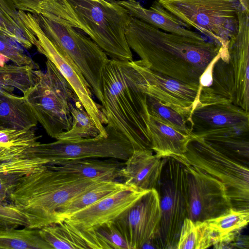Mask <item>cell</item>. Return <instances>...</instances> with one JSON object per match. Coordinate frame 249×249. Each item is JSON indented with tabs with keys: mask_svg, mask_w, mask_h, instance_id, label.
Instances as JSON below:
<instances>
[{
	"mask_svg": "<svg viewBox=\"0 0 249 249\" xmlns=\"http://www.w3.org/2000/svg\"><path fill=\"white\" fill-rule=\"evenodd\" d=\"M127 43L151 70L188 84L201 76L224 50L220 44L159 29L130 15L125 27Z\"/></svg>",
	"mask_w": 249,
	"mask_h": 249,
	"instance_id": "1",
	"label": "cell"
},
{
	"mask_svg": "<svg viewBox=\"0 0 249 249\" xmlns=\"http://www.w3.org/2000/svg\"><path fill=\"white\" fill-rule=\"evenodd\" d=\"M102 90L106 125L125 135L135 150H151L146 82L139 60L109 59L103 74Z\"/></svg>",
	"mask_w": 249,
	"mask_h": 249,
	"instance_id": "2",
	"label": "cell"
},
{
	"mask_svg": "<svg viewBox=\"0 0 249 249\" xmlns=\"http://www.w3.org/2000/svg\"><path fill=\"white\" fill-rule=\"evenodd\" d=\"M39 14L84 32L112 59L133 60L125 35L130 15L115 0H44Z\"/></svg>",
	"mask_w": 249,
	"mask_h": 249,
	"instance_id": "3",
	"label": "cell"
},
{
	"mask_svg": "<svg viewBox=\"0 0 249 249\" xmlns=\"http://www.w3.org/2000/svg\"><path fill=\"white\" fill-rule=\"evenodd\" d=\"M103 181L79 178L47 166L17 178L7 198L26 215L29 228L39 229L55 224L58 209Z\"/></svg>",
	"mask_w": 249,
	"mask_h": 249,
	"instance_id": "4",
	"label": "cell"
},
{
	"mask_svg": "<svg viewBox=\"0 0 249 249\" xmlns=\"http://www.w3.org/2000/svg\"><path fill=\"white\" fill-rule=\"evenodd\" d=\"M34 85L24 94L34 116L53 138L57 139L72 124L71 107L79 99L71 86L49 59L44 71L35 70Z\"/></svg>",
	"mask_w": 249,
	"mask_h": 249,
	"instance_id": "5",
	"label": "cell"
},
{
	"mask_svg": "<svg viewBox=\"0 0 249 249\" xmlns=\"http://www.w3.org/2000/svg\"><path fill=\"white\" fill-rule=\"evenodd\" d=\"M168 11L228 50L243 8L239 0H158Z\"/></svg>",
	"mask_w": 249,
	"mask_h": 249,
	"instance_id": "6",
	"label": "cell"
},
{
	"mask_svg": "<svg viewBox=\"0 0 249 249\" xmlns=\"http://www.w3.org/2000/svg\"><path fill=\"white\" fill-rule=\"evenodd\" d=\"M155 189L161 211L156 238L159 249H177L181 228L187 217L188 171L185 164L173 157L164 158Z\"/></svg>",
	"mask_w": 249,
	"mask_h": 249,
	"instance_id": "7",
	"label": "cell"
},
{
	"mask_svg": "<svg viewBox=\"0 0 249 249\" xmlns=\"http://www.w3.org/2000/svg\"><path fill=\"white\" fill-rule=\"evenodd\" d=\"M34 16L46 36L75 63L92 92L102 103L103 74L110 59L107 54L89 37L75 28L40 14Z\"/></svg>",
	"mask_w": 249,
	"mask_h": 249,
	"instance_id": "8",
	"label": "cell"
},
{
	"mask_svg": "<svg viewBox=\"0 0 249 249\" xmlns=\"http://www.w3.org/2000/svg\"><path fill=\"white\" fill-rule=\"evenodd\" d=\"M184 156V163L199 168L224 185L233 208L249 209V166L231 159L196 136L189 142Z\"/></svg>",
	"mask_w": 249,
	"mask_h": 249,
	"instance_id": "9",
	"label": "cell"
},
{
	"mask_svg": "<svg viewBox=\"0 0 249 249\" xmlns=\"http://www.w3.org/2000/svg\"><path fill=\"white\" fill-rule=\"evenodd\" d=\"M108 134L74 141L56 140L39 143L33 151L49 162L48 165L61 160L88 158H109L126 160L134 147L129 139L113 127L106 125Z\"/></svg>",
	"mask_w": 249,
	"mask_h": 249,
	"instance_id": "10",
	"label": "cell"
},
{
	"mask_svg": "<svg viewBox=\"0 0 249 249\" xmlns=\"http://www.w3.org/2000/svg\"><path fill=\"white\" fill-rule=\"evenodd\" d=\"M23 24L36 37L35 46L39 53L50 60L71 86L84 108L90 116L101 134L107 135V119L101 105L93 99L92 91L81 71L69 56L45 34L36 18L31 13L18 10Z\"/></svg>",
	"mask_w": 249,
	"mask_h": 249,
	"instance_id": "11",
	"label": "cell"
},
{
	"mask_svg": "<svg viewBox=\"0 0 249 249\" xmlns=\"http://www.w3.org/2000/svg\"><path fill=\"white\" fill-rule=\"evenodd\" d=\"M185 164L188 171V218L206 221L232 207L227 189L220 181L196 167Z\"/></svg>",
	"mask_w": 249,
	"mask_h": 249,
	"instance_id": "12",
	"label": "cell"
},
{
	"mask_svg": "<svg viewBox=\"0 0 249 249\" xmlns=\"http://www.w3.org/2000/svg\"><path fill=\"white\" fill-rule=\"evenodd\" d=\"M160 218L159 195L156 189H152L112 222L125 240L128 249H140L146 242L156 238Z\"/></svg>",
	"mask_w": 249,
	"mask_h": 249,
	"instance_id": "13",
	"label": "cell"
},
{
	"mask_svg": "<svg viewBox=\"0 0 249 249\" xmlns=\"http://www.w3.org/2000/svg\"><path fill=\"white\" fill-rule=\"evenodd\" d=\"M146 93L189 119L197 102L199 85L188 84L154 71L139 60Z\"/></svg>",
	"mask_w": 249,
	"mask_h": 249,
	"instance_id": "14",
	"label": "cell"
},
{
	"mask_svg": "<svg viewBox=\"0 0 249 249\" xmlns=\"http://www.w3.org/2000/svg\"><path fill=\"white\" fill-rule=\"evenodd\" d=\"M147 191L130 187L123 188L75 213L63 221L81 231H91L101 224L112 222Z\"/></svg>",
	"mask_w": 249,
	"mask_h": 249,
	"instance_id": "15",
	"label": "cell"
},
{
	"mask_svg": "<svg viewBox=\"0 0 249 249\" xmlns=\"http://www.w3.org/2000/svg\"><path fill=\"white\" fill-rule=\"evenodd\" d=\"M238 27L230 40L228 51L234 81L233 104L249 110V12L242 8L238 13Z\"/></svg>",
	"mask_w": 249,
	"mask_h": 249,
	"instance_id": "16",
	"label": "cell"
},
{
	"mask_svg": "<svg viewBox=\"0 0 249 249\" xmlns=\"http://www.w3.org/2000/svg\"><path fill=\"white\" fill-rule=\"evenodd\" d=\"M234 97V81L229 53L222 51L211 62L200 77L196 105L233 104Z\"/></svg>",
	"mask_w": 249,
	"mask_h": 249,
	"instance_id": "17",
	"label": "cell"
},
{
	"mask_svg": "<svg viewBox=\"0 0 249 249\" xmlns=\"http://www.w3.org/2000/svg\"><path fill=\"white\" fill-rule=\"evenodd\" d=\"M189 121L194 134L224 128L249 127V113L233 103L196 104Z\"/></svg>",
	"mask_w": 249,
	"mask_h": 249,
	"instance_id": "18",
	"label": "cell"
},
{
	"mask_svg": "<svg viewBox=\"0 0 249 249\" xmlns=\"http://www.w3.org/2000/svg\"><path fill=\"white\" fill-rule=\"evenodd\" d=\"M164 162V158L158 156L152 150H134L120 170L118 178L125 185L136 189H155Z\"/></svg>",
	"mask_w": 249,
	"mask_h": 249,
	"instance_id": "19",
	"label": "cell"
},
{
	"mask_svg": "<svg viewBox=\"0 0 249 249\" xmlns=\"http://www.w3.org/2000/svg\"><path fill=\"white\" fill-rule=\"evenodd\" d=\"M117 1L127 10L131 16L159 29L191 38L204 37L198 33L191 30L185 23L168 11L157 0L149 8L143 7L136 0H118Z\"/></svg>",
	"mask_w": 249,
	"mask_h": 249,
	"instance_id": "20",
	"label": "cell"
},
{
	"mask_svg": "<svg viewBox=\"0 0 249 249\" xmlns=\"http://www.w3.org/2000/svg\"><path fill=\"white\" fill-rule=\"evenodd\" d=\"M148 129L151 149L159 157H173L184 163V154L195 137L181 133L149 114Z\"/></svg>",
	"mask_w": 249,
	"mask_h": 249,
	"instance_id": "21",
	"label": "cell"
},
{
	"mask_svg": "<svg viewBox=\"0 0 249 249\" xmlns=\"http://www.w3.org/2000/svg\"><path fill=\"white\" fill-rule=\"evenodd\" d=\"M249 135V127L224 128L194 134L231 159L247 166Z\"/></svg>",
	"mask_w": 249,
	"mask_h": 249,
	"instance_id": "22",
	"label": "cell"
},
{
	"mask_svg": "<svg viewBox=\"0 0 249 249\" xmlns=\"http://www.w3.org/2000/svg\"><path fill=\"white\" fill-rule=\"evenodd\" d=\"M124 162L118 160L88 158L57 161L49 167L76 177L89 179L116 180Z\"/></svg>",
	"mask_w": 249,
	"mask_h": 249,
	"instance_id": "23",
	"label": "cell"
},
{
	"mask_svg": "<svg viewBox=\"0 0 249 249\" xmlns=\"http://www.w3.org/2000/svg\"><path fill=\"white\" fill-rule=\"evenodd\" d=\"M214 249H232L236 237L249 222V209L231 208L223 214L206 220Z\"/></svg>",
	"mask_w": 249,
	"mask_h": 249,
	"instance_id": "24",
	"label": "cell"
},
{
	"mask_svg": "<svg viewBox=\"0 0 249 249\" xmlns=\"http://www.w3.org/2000/svg\"><path fill=\"white\" fill-rule=\"evenodd\" d=\"M38 122L24 97L0 89V129L30 130Z\"/></svg>",
	"mask_w": 249,
	"mask_h": 249,
	"instance_id": "25",
	"label": "cell"
},
{
	"mask_svg": "<svg viewBox=\"0 0 249 249\" xmlns=\"http://www.w3.org/2000/svg\"><path fill=\"white\" fill-rule=\"evenodd\" d=\"M39 233L52 249H98L88 232L65 221L43 227Z\"/></svg>",
	"mask_w": 249,
	"mask_h": 249,
	"instance_id": "26",
	"label": "cell"
},
{
	"mask_svg": "<svg viewBox=\"0 0 249 249\" xmlns=\"http://www.w3.org/2000/svg\"><path fill=\"white\" fill-rule=\"evenodd\" d=\"M116 180H105L83 193L58 209L55 213L56 223L63 221L75 213L95 203L102 198L123 188L127 187Z\"/></svg>",
	"mask_w": 249,
	"mask_h": 249,
	"instance_id": "27",
	"label": "cell"
},
{
	"mask_svg": "<svg viewBox=\"0 0 249 249\" xmlns=\"http://www.w3.org/2000/svg\"><path fill=\"white\" fill-rule=\"evenodd\" d=\"M211 231L206 221L187 217L181 228L177 249H205L213 246Z\"/></svg>",
	"mask_w": 249,
	"mask_h": 249,
	"instance_id": "28",
	"label": "cell"
},
{
	"mask_svg": "<svg viewBox=\"0 0 249 249\" xmlns=\"http://www.w3.org/2000/svg\"><path fill=\"white\" fill-rule=\"evenodd\" d=\"M71 113L72 117L71 127L59 135L56 140L74 141L88 139L96 137L101 134L79 99L73 103Z\"/></svg>",
	"mask_w": 249,
	"mask_h": 249,
	"instance_id": "29",
	"label": "cell"
},
{
	"mask_svg": "<svg viewBox=\"0 0 249 249\" xmlns=\"http://www.w3.org/2000/svg\"><path fill=\"white\" fill-rule=\"evenodd\" d=\"M0 249H52L40 235L39 229L24 228L0 231Z\"/></svg>",
	"mask_w": 249,
	"mask_h": 249,
	"instance_id": "30",
	"label": "cell"
},
{
	"mask_svg": "<svg viewBox=\"0 0 249 249\" xmlns=\"http://www.w3.org/2000/svg\"><path fill=\"white\" fill-rule=\"evenodd\" d=\"M36 69L28 66H0V89L12 92L18 89L24 94L35 83Z\"/></svg>",
	"mask_w": 249,
	"mask_h": 249,
	"instance_id": "31",
	"label": "cell"
},
{
	"mask_svg": "<svg viewBox=\"0 0 249 249\" xmlns=\"http://www.w3.org/2000/svg\"><path fill=\"white\" fill-rule=\"evenodd\" d=\"M147 104L150 115L181 133L194 136L191 124L187 118L148 95Z\"/></svg>",
	"mask_w": 249,
	"mask_h": 249,
	"instance_id": "32",
	"label": "cell"
},
{
	"mask_svg": "<svg viewBox=\"0 0 249 249\" xmlns=\"http://www.w3.org/2000/svg\"><path fill=\"white\" fill-rule=\"evenodd\" d=\"M0 31L25 49L35 45L36 37L22 21L16 20L0 4Z\"/></svg>",
	"mask_w": 249,
	"mask_h": 249,
	"instance_id": "33",
	"label": "cell"
},
{
	"mask_svg": "<svg viewBox=\"0 0 249 249\" xmlns=\"http://www.w3.org/2000/svg\"><path fill=\"white\" fill-rule=\"evenodd\" d=\"M88 232L98 249H128L125 240L113 222L101 224Z\"/></svg>",
	"mask_w": 249,
	"mask_h": 249,
	"instance_id": "34",
	"label": "cell"
},
{
	"mask_svg": "<svg viewBox=\"0 0 249 249\" xmlns=\"http://www.w3.org/2000/svg\"><path fill=\"white\" fill-rule=\"evenodd\" d=\"M18 43L0 31V65L7 60L19 66H28L35 69L38 68L37 64L27 55Z\"/></svg>",
	"mask_w": 249,
	"mask_h": 249,
	"instance_id": "35",
	"label": "cell"
},
{
	"mask_svg": "<svg viewBox=\"0 0 249 249\" xmlns=\"http://www.w3.org/2000/svg\"><path fill=\"white\" fill-rule=\"evenodd\" d=\"M26 215L16 206L0 201V231H9L19 227L29 228Z\"/></svg>",
	"mask_w": 249,
	"mask_h": 249,
	"instance_id": "36",
	"label": "cell"
},
{
	"mask_svg": "<svg viewBox=\"0 0 249 249\" xmlns=\"http://www.w3.org/2000/svg\"><path fill=\"white\" fill-rule=\"evenodd\" d=\"M37 145L25 143L6 146L0 143V163L20 158L25 156L31 148Z\"/></svg>",
	"mask_w": 249,
	"mask_h": 249,
	"instance_id": "37",
	"label": "cell"
},
{
	"mask_svg": "<svg viewBox=\"0 0 249 249\" xmlns=\"http://www.w3.org/2000/svg\"><path fill=\"white\" fill-rule=\"evenodd\" d=\"M44 0H11L16 9L36 15L39 14V6Z\"/></svg>",
	"mask_w": 249,
	"mask_h": 249,
	"instance_id": "38",
	"label": "cell"
},
{
	"mask_svg": "<svg viewBox=\"0 0 249 249\" xmlns=\"http://www.w3.org/2000/svg\"><path fill=\"white\" fill-rule=\"evenodd\" d=\"M14 180L8 176L0 174V201L4 202L8 197V193Z\"/></svg>",
	"mask_w": 249,
	"mask_h": 249,
	"instance_id": "39",
	"label": "cell"
},
{
	"mask_svg": "<svg viewBox=\"0 0 249 249\" xmlns=\"http://www.w3.org/2000/svg\"><path fill=\"white\" fill-rule=\"evenodd\" d=\"M0 4L16 20L21 21L18 15V11L15 7L11 0H0Z\"/></svg>",
	"mask_w": 249,
	"mask_h": 249,
	"instance_id": "40",
	"label": "cell"
},
{
	"mask_svg": "<svg viewBox=\"0 0 249 249\" xmlns=\"http://www.w3.org/2000/svg\"><path fill=\"white\" fill-rule=\"evenodd\" d=\"M249 240L248 236L243 235L241 233L235 238L233 244V249H248L249 248Z\"/></svg>",
	"mask_w": 249,
	"mask_h": 249,
	"instance_id": "41",
	"label": "cell"
},
{
	"mask_svg": "<svg viewBox=\"0 0 249 249\" xmlns=\"http://www.w3.org/2000/svg\"><path fill=\"white\" fill-rule=\"evenodd\" d=\"M141 249H159V247L156 241V238L149 240L146 242L141 247Z\"/></svg>",
	"mask_w": 249,
	"mask_h": 249,
	"instance_id": "42",
	"label": "cell"
},
{
	"mask_svg": "<svg viewBox=\"0 0 249 249\" xmlns=\"http://www.w3.org/2000/svg\"><path fill=\"white\" fill-rule=\"evenodd\" d=\"M239 1L243 9L249 12V0H239Z\"/></svg>",
	"mask_w": 249,
	"mask_h": 249,
	"instance_id": "43",
	"label": "cell"
},
{
	"mask_svg": "<svg viewBox=\"0 0 249 249\" xmlns=\"http://www.w3.org/2000/svg\"></svg>",
	"mask_w": 249,
	"mask_h": 249,
	"instance_id": "44",
	"label": "cell"
}]
</instances>
